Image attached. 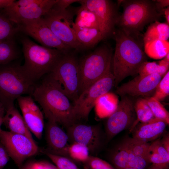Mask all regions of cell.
Segmentation results:
<instances>
[{
  "label": "cell",
  "mask_w": 169,
  "mask_h": 169,
  "mask_svg": "<svg viewBox=\"0 0 169 169\" xmlns=\"http://www.w3.org/2000/svg\"><path fill=\"white\" fill-rule=\"evenodd\" d=\"M21 42L24 58L22 67L34 83L50 73L64 55L56 49L39 45L26 36L21 37Z\"/></svg>",
  "instance_id": "obj_3"
},
{
  "label": "cell",
  "mask_w": 169,
  "mask_h": 169,
  "mask_svg": "<svg viewBox=\"0 0 169 169\" xmlns=\"http://www.w3.org/2000/svg\"><path fill=\"white\" fill-rule=\"evenodd\" d=\"M163 13V14L165 15L166 23L169 25V6L164 9Z\"/></svg>",
  "instance_id": "obj_46"
},
{
  "label": "cell",
  "mask_w": 169,
  "mask_h": 169,
  "mask_svg": "<svg viewBox=\"0 0 169 169\" xmlns=\"http://www.w3.org/2000/svg\"><path fill=\"white\" fill-rule=\"evenodd\" d=\"M169 94V71L163 76L158 84L152 96L159 101L162 100Z\"/></svg>",
  "instance_id": "obj_35"
},
{
  "label": "cell",
  "mask_w": 169,
  "mask_h": 169,
  "mask_svg": "<svg viewBox=\"0 0 169 169\" xmlns=\"http://www.w3.org/2000/svg\"><path fill=\"white\" fill-rule=\"evenodd\" d=\"M14 1V0H0V10L7 8Z\"/></svg>",
  "instance_id": "obj_45"
},
{
  "label": "cell",
  "mask_w": 169,
  "mask_h": 169,
  "mask_svg": "<svg viewBox=\"0 0 169 169\" xmlns=\"http://www.w3.org/2000/svg\"><path fill=\"white\" fill-rule=\"evenodd\" d=\"M115 51L111 69L115 79V86L129 76L138 74L142 64L147 61L144 49L143 37L121 28L115 29Z\"/></svg>",
  "instance_id": "obj_1"
},
{
  "label": "cell",
  "mask_w": 169,
  "mask_h": 169,
  "mask_svg": "<svg viewBox=\"0 0 169 169\" xmlns=\"http://www.w3.org/2000/svg\"><path fill=\"white\" fill-rule=\"evenodd\" d=\"M148 169H165L162 167L152 164Z\"/></svg>",
  "instance_id": "obj_48"
},
{
  "label": "cell",
  "mask_w": 169,
  "mask_h": 169,
  "mask_svg": "<svg viewBox=\"0 0 169 169\" xmlns=\"http://www.w3.org/2000/svg\"><path fill=\"white\" fill-rule=\"evenodd\" d=\"M75 26L77 28H96L99 26L95 14L85 7L81 5L76 8Z\"/></svg>",
  "instance_id": "obj_24"
},
{
  "label": "cell",
  "mask_w": 169,
  "mask_h": 169,
  "mask_svg": "<svg viewBox=\"0 0 169 169\" xmlns=\"http://www.w3.org/2000/svg\"><path fill=\"white\" fill-rule=\"evenodd\" d=\"M162 137L160 139V142L162 145L169 153V133H164Z\"/></svg>",
  "instance_id": "obj_44"
},
{
  "label": "cell",
  "mask_w": 169,
  "mask_h": 169,
  "mask_svg": "<svg viewBox=\"0 0 169 169\" xmlns=\"http://www.w3.org/2000/svg\"><path fill=\"white\" fill-rule=\"evenodd\" d=\"M155 118L165 121L169 124V113L163 105L153 97L145 98Z\"/></svg>",
  "instance_id": "obj_32"
},
{
  "label": "cell",
  "mask_w": 169,
  "mask_h": 169,
  "mask_svg": "<svg viewBox=\"0 0 169 169\" xmlns=\"http://www.w3.org/2000/svg\"><path fill=\"white\" fill-rule=\"evenodd\" d=\"M79 1V0H58L54 6L59 9L65 10L72 3L78 2Z\"/></svg>",
  "instance_id": "obj_42"
},
{
  "label": "cell",
  "mask_w": 169,
  "mask_h": 169,
  "mask_svg": "<svg viewBox=\"0 0 169 169\" xmlns=\"http://www.w3.org/2000/svg\"><path fill=\"white\" fill-rule=\"evenodd\" d=\"M113 55L112 49L104 44L79 60V95L111 70Z\"/></svg>",
  "instance_id": "obj_6"
},
{
  "label": "cell",
  "mask_w": 169,
  "mask_h": 169,
  "mask_svg": "<svg viewBox=\"0 0 169 169\" xmlns=\"http://www.w3.org/2000/svg\"><path fill=\"white\" fill-rule=\"evenodd\" d=\"M19 51L14 38L0 42V65L18 59Z\"/></svg>",
  "instance_id": "obj_25"
},
{
  "label": "cell",
  "mask_w": 169,
  "mask_h": 169,
  "mask_svg": "<svg viewBox=\"0 0 169 169\" xmlns=\"http://www.w3.org/2000/svg\"><path fill=\"white\" fill-rule=\"evenodd\" d=\"M149 149L150 152L157 154L169 162V153L162 145L160 138L155 140L150 144Z\"/></svg>",
  "instance_id": "obj_39"
},
{
  "label": "cell",
  "mask_w": 169,
  "mask_h": 169,
  "mask_svg": "<svg viewBox=\"0 0 169 169\" xmlns=\"http://www.w3.org/2000/svg\"><path fill=\"white\" fill-rule=\"evenodd\" d=\"M44 152L58 169H79L69 157L45 151Z\"/></svg>",
  "instance_id": "obj_34"
},
{
  "label": "cell",
  "mask_w": 169,
  "mask_h": 169,
  "mask_svg": "<svg viewBox=\"0 0 169 169\" xmlns=\"http://www.w3.org/2000/svg\"><path fill=\"white\" fill-rule=\"evenodd\" d=\"M85 164L90 169H115L106 161L90 155Z\"/></svg>",
  "instance_id": "obj_37"
},
{
  "label": "cell",
  "mask_w": 169,
  "mask_h": 169,
  "mask_svg": "<svg viewBox=\"0 0 169 169\" xmlns=\"http://www.w3.org/2000/svg\"><path fill=\"white\" fill-rule=\"evenodd\" d=\"M17 101L24 120L31 132L38 139L44 128L43 114L31 95L19 97Z\"/></svg>",
  "instance_id": "obj_17"
},
{
  "label": "cell",
  "mask_w": 169,
  "mask_h": 169,
  "mask_svg": "<svg viewBox=\"0 0 169 169\" xmlns=\"http://www.w3.org/2000/svg\"><path fill=\"white\" fill-rule=\"evenodd\" d=\"M18 32L17 25L0 10V42L14 38Z\"/></svg>",
  "instance_id": "obj_29"
},
{
  "label": "cell",
  "mask_w": 169,
  "mask_h": 169,
  "mask_svg": "<svg viewBox=\"0 0 169 169\" xmlns=\"http://www.w3.org/2000/svg\"><path fill=\"white\" fill-rule=\"evenodd\" d=\"M156 6L159 11L163 14V10L165 8L169 6V0H154Z\"/></svg>",
  "instance_id": "obj_43"
},
{
  "label": "cell",
  "mask_w": 169,
  "mask_h": 169,
  "mask_svg": "<svg viewBox=\"0 0 169 169\" xmlns=\"http://www.w3.org/2000/svg\"><path fill=\"white\" fill-rule=\"evenodd\" d=\"M76 8L68 7L65 10L54 6L42 18L54 33L72 49L79 50L83 48L77 40L73 21Z\"/></svg>",
  "instance_id": "obj_7"
},
{
  "label": "cell",
  "mask_w": 169,
  "mask_h": 169,
  "mask_svg": "<svg viewBox=\"0 0 169 169\" xmlns=\"http://www.w3.org/2000/svg\"><path fill=\"white\" fill-rule=\"evenodd\" d=\"M3 123L9 131L25 135L33 139L22 116L14 104L8 106L5 108V114L3 118Z\"/></svg>",
  "instance_id": "obj_20"
},
{
  "label": "cell",
  "mask_w": 169,
  "mask_h": 169,
  "mask_svg": "<svg viewBox=\"0 0 169 169\" xmlns=\"http://www.w3.org/2000/svg\"><path fill=\"white\" fill-rule=\"evenodd\" d=\"M48 74L60 84L74 102L79 95L80 84L79 60L74 55L70 53L64 54Z\"/></svg>",
  "instance_id": "obj_8"
},
{
  "label": "cell",
  "mask_w": 169,
  "mask_h": 169,
  "mask_svg": "<svg viewBox=\"0 0 169 169\" xmlns=\"http://www.w3.org/2000/svg\"><path fill=\"white\" fill-rule=\"evenodd\" d=\"M135 102L129 96H121L115 111L108 117L105 125V133L110 140L124 130L129 129L136 119Z\"/></svg>",
  "instance_id": "obj_14"
},
{
  "label": "cell",
  "mask_w": 169,
  "mask_h": 169,
  "mask_svg": "<svg viewBox=\"0 0 169 169\" xmlns=\"http://www.w3.org/2000/svg\"><path fill=\"white\" fill-rule=\"evenodd\" d=\"M68 157L84 163L89 157L90 152L86 146L77 143H72L68 147L67 151Z\"/></svg>",
  "instance_id": "obj_30"
},
{
  "label": "cell",
  "mask_w": 169,
  "mask_h": 169,
  "mask_svg": "<svg viewBox=\"0 0 169 169\" xmlns=\"http://www.w3.org/2000/svg\"><path fill=\"white\" fill-rule=\"evenodd\" d=\"M120 4L123 10L116 26L133 34H140L145 26L158 21L163 14L154 0H121Z\"/></svg>",
  "instance_id": "obj_4"
},
{
  "label": "cell",
  "mask_w": 169,
  "mask_h": 169,
  "mask_svg": "<svg viewBox=\"0 0 169 169\" xmlns=\"http://www.w3.org/2000/svg\"><path fill=\"white\" fill-rule=\"evenodd\" d=\"M124 169H136L133 168L129 167H127Z\"/></svg>",
  "instance_id": "obj_51"
},
{
  "label": "cell",
  "mask_w": 169,
  "mask_h": 169,
  "mask_svg": "<svg viewBox=\"0 0 169 169\" xmlns=\"http://www.w3.org/2000/svg\"><path fill=\"white\" fill-rule=\"evenodd\" d=\"M129 150L135 155L147 158L149 154L150 144L132 138L126 139Z\"/></svg>",
  "instance_id": "obj_33"
},
{
  "label": "cell",
  "mask_w": 169,
  "mask_h": 169,
  "mask_svg": "<svg viewBox=\"0 0 169 169\" xmlns=\"http://www.w3.org/2000/svg\"><path fill=\"white\" fill-rule=\"evenodd\" d=\"M115 85V78L111 70L83 91L73 104L77 121L87 120L98 99L109 93Z\"/></svg>",
  "instance_id": "obj_9"
},
{
  "label": "cell",
  "mask_w": 169,
  "mask_h": 169,
  "mask_svg": "<svg viewBox=\"0 0 169 169\" xmlns=\"http://www.w3.org/2000/svg\"><path fill=\"white\" fill-rule=\"evenodd\" d=\"M0 142L19 168L25 160L36 154L38 151V147L34 139L9 131L1 130Z\"/></svg>",
  "instance_id": "obj_11"
},
{
  "label": "cell",
  "mask_w": 169,
  "mask_h": 169,
  "mask_svg": "<svg viewBox=\"0 0 169 169\" xmlns=\"http://www.w3.org/2000/svg\"><path fill=\"white\" fill-rule=\"evenodd\" d=\"M78 3L95 15L103 40L113 36L120 15L118 11V4L110 0H79Z\"/></svg>",
  "instance_id": "obj_12"
},
{
  "label": "cell",
  "mask_w": 169,
  "mask_h": 169,
  "mask_svg": "<svg viewBox=\"0 0 169 169\" xmlns=\"http://www.w3.org/2000/svg\"><path fill=\"white\" fill-rule=\"evenodd\" d=\"M134 109L136 119L129 129L130 132H132L139 123L146 122L155 118L145 98H138L135 102Z\"/></svg>",
  "instance_id": "obj_28"
},
{
  "label": "cell",
  "mask_w": 169,
  "mask_h": 169,
  "mask_svg": "<svg viewBox=\"0 0 169 169\" xmlns=\"http://www.w3.org/2000/svg\"><path fill=\"white\" fill-rule=\"evenodd\" d=\"M129 149L126 141L124 140L113 150L110 159L116 169H124L127 166Z\"/></svg>",
  "instance_id": "obj_27"
},
{
  "label": "cell",
  "mask_w": 169,
  "mask_h": 169,
  "mask_svg": "<svg viewBox=\"0 0 169 169\" xmlns=\"http://www.w3.org/2000/svg\"><path fill=\"white\" fill-rule=\"evenodd\" d=\"M169 37V24L156 21L148 27L143 36L144 44L156 40L166 41Z\"/></svg>",
  "instance_id": "obj_23"
},
{
  "label": "cell",
  "mask_w": 169,
  "mask_h": 169,
  "mask_svg": "<svg viewBox=\"0 0 169 169\" xmlns=\"http://www.w3.org/2000/svg\"><path fill=\"white\" fill-rule=\"evenodd\" d=\"M118 104V100L115 95L106 93L97 100L95 106L96 114L100 118L108 117L116 110Z\"/></svg>",
  "instance_id": "obj_22"
},
{
  "label": "cell",
  "mask_w": 169,
  "mask_h": 169,
  "mask_svg": "<svg viewBox=\"0 0 169 169\" xmlns=\"http://www.w3.org/2000/svg\"><path fill=\"white\" fill-rule=\"evenodd\" d=\"M5 112V109L3 104L0 100V116L3 117Z\"/></svg>",
  "instance_id": "obj_47"
},
{
  "label": "cell",
  "mask_w": 169,
  "mask_h": 169,
  "mask_svg": "<svg viewBox=\"0 0 169 169\" xmlns=\"http://www.w3.org/2000/svg\"><path fill=\"white\" fill-rule=\"evenodd\" d=\"M169 67L161 65L155 62H150L146 61L141 66L138 74L141 76L157 74L163 76L168 71Z\"/></svg>",
  "instance_id": "obj_31"
},
{
  "label": "cell",
  "mask_w": 169,
  "mask_h": 169,
  "mask_svg": "<svg viewBox=\"0 0 169 169\" xmlns=\"http://www.w3.org/2000/svg\"><path fill=\"white\" fill-rule=\"evenodd\" d=\"M167 125L165 121L156 118L146 122L139 123L131 132L132 138L145 142L153 141L164 133Z\"/></svg>",
  "instance_id": "obj_19"
},
{
  "label": "cell",
  "mask_w": 169,
  "mask_h": 169,
  "mask_svg": "<svg viewBox=\"0 0 169 169\" xmlns=\"http://www.w3.org/2000/svg\"><path fill=\"white\" fill-rule=\"evenodd\" d=\"M69 141L83 145L94 154L100 150L102 143V133L99 125H88L75 123L67 128Z\"/></svg>",
  "instance_id": "obj_15"
},
{
  "label": "cell",
  "mask_w": 169,
  "mask_h": 169,
  "mask_svg": "<svg viewBox=\"0 0 169 169\" xmlns=\"http://www.w3.org/2000/svg\"><path fill=\"white\" fill-rule=\"evenodd\" d=\"M149 163L147 158L136 155L129 149V157L126 167H129L136 169H146Z\"/></svg>",
  "instance_id": "obj_36"
},
{
  "label": "cell",
  "mask_w": 169,
  "mask_h": 169,
  "mask_svg": "<svg viewBox=\"0 0 169 169\" xmlns=\"http://www.w3.org/2000/svg\"><path fill=\"white\" fill-rule=\"evenodd\" d=\"M144 51L146 55L154 59L165 57L169 53V42L167 40H154L144 44Z\"/></svg>",
  "instance_id": "obj_26"
},
{
  "label": "cell",
  "mask_w": 169,
  "mask_h": 169,
  "mask_svg": "<svg viewBox=\"0 0 169 169\" xmlns=\"http://www.w3.org/2000/svg\"><path fill=\"white\" fill-rule=\"evenodd\" d=\"M17 26L19 32L32 38L43 46L56 49L64 54L69 53L72 49L54 33L42 17L23 21Z\"/></svg>",
  "instance_id": "obj_13"
},
{
  "label": "cell",
  "mask_w": 169,
  "mask_h": 169,
  "mask_svg": "<svg viewBox=\"0 0 169 169\" xmlns=\"http://www.w3.org/2000/svg\"><path fill=\"white\" fill-rule=\"evenodd\" d=\"M56 167L46 161H30L19 168V169H56Z\"/></svg>",
  "instance_id": "obj_38"
},
{
  "label": "cell",
  "mask_w": 169,
  "mask_h": 169,
  "mask_svg": "<svg viewBox=\"0 0 169 169\" xmlns=\"http://www.w3.org/2000/svg\"><path fill=\"white\" fill-rule=\"evenodd\" d=\"M162 76L155 74L145 76L138 75L134 79L117 87L116 93L120 96L152 97Z\"/></svg>",
  "instance_id": "obj_16"
},
{
  "label": "cell",
  "mask_w": 169,
  "mask_h": 169,
  "mask_svg": "<svg viewBox=\"0 0 169 169\" xmlns=\"http://www.w3.org/2000/svg\"><path fill=\"white\" fill-rule=\"evenodd\" d=\"M3 118L1 116H0V131L2 129L1 128V126L2 124H3Z\"/></svg>",
  "instance_id": "obj_49"
},
{
  "label": "cell",
  "mask_w": 169,
  "mask_h": 169,
  "mask_svg": "<svg viewBox=\"0 0 169 169\" xmlns=\"http://www.w3.org/2000/svg\"><path fill=\"white\" fill-rule=\"evenodd\" d=\"M75 33L77 40L83 48L93 47L103 40L100 30L96 28H75Z\"/></svg>",
  "instance_id": "obj_21"
},
{
  "label": "cell",
  "mask_w": 169,
  "mask_h": 169,
  "mask_svg": "<svg viewBox=\"0 0 169 169\" xmlns=\"http://www.w3.org/2000/svg\"><path fill=\"white\" fill-rule=\"evenodd\" d=\"M58 0H19L1 11L17 25L22 22L43 17Z\"/></svg>",
  "instance_id": "obj_10"
},
{
  "label": "cell",
  "mask_w": 169,
  "mask_h": 169,
  "mask_svg": "<svg viewBox=\"0 0 169 169\" xmlns=\"http://www.w3.org/2000/svg\"><path fill=\"white\" fill-rule=\"evenodd\" d=\"M84 169H90L86 165H85L84 166Z\"/></svg>",
  "instance_id": "obj_50"
},
{
  "label": "cell",
  "mask_w": 169,
  "mask_h": 169,
  "mask_svg": "<svg viewBox=\"0 0 169 169\" xmlns=\"http://www.w3.org/2000/svg\"><path fill=\"white\" fill-rule=\"evenodd\" d=\"M0 65V100L5 108L24 94H31L34 83L14 62Z\"/></svg>",
  "instance_id": "obj_5"
},
{
  "label": "cell",
  "mask_w": 169,
  "mask_h": 169,
  "mask_svg": "<svg viewBox=\"0 0 169 169\" xmlns=\"http://www.w3.org/2000/svg\"><path fill=\"white\" fill-rule=\"evenodd\" d=\"M148 158L149 163L152 165L165 169L168 167L169 162L156 153L150 151Z\"/></svg>",
  "instance_id": "obj_40"
},
{
  "label": "cell",
  "mask_w": 169,
  "mask_h": 169,
  "mask_svg": "<svg viewBox=\"0 0 169 169\" xmlns=\"http://www.w3.org/2000/svg\"><path fill=\"white\" fill-rule=\"evenodd\" d=\"M46 139L47 148L45 151L68 157L69 137L59 124L48 121L46 127Z\"/></svg>",
  "instance_id": "obj_18"
},
{
  "label": "cell",
  "mask_w": 169,
  "mask_h": 169,
  "mask_svg": "<svg viewBox=\"0 0 169 169\" xmlns=\"http://www.w3.org/2000/svg\"><path fill=\"white\" fill-rule=\"evenodd\" d=\"M10 158L5 147L0 142V169H3L9 161Z\"/></svg>",
  "instance_id": "obj_41"
},
{
  "label": "cell",
  "mask_w": 169,
  "mask_h": 169,
  "mask_svg": "<svg viewBox=\"0 0 169 169\" xmlns=\"http://www.w3.org/2000/svg\"><path fill=\"white\" fill-rule=\"evenodd\" d=\"M31 94L48 121L66 128L77 122L70 100L60 84L49 74L40 84L34 86Z\"/></svg>",
  "instance_id": "obj_2"
},
{
  "label": "cell",
  "mask_w": 169,
  "mask_h": 169,
  "mask_svg": "<svg viewBox=\"0 0 169 169\" xmlns=\"http://www.w3.org/2000/svg\"><path fill=\"white\" fill-rule=\"evenodd\" d=\"M57 169H58V168H57Z\"/></svg>",
  "instance_id": "obj_52"
}]
</instances>
